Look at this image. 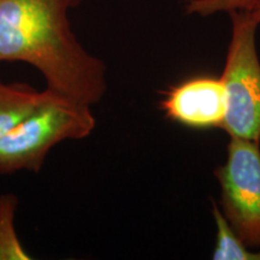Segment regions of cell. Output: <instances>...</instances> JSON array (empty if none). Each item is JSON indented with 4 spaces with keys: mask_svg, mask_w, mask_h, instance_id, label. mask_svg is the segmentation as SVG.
<instances>
[{
    "mask_svg": "<svg viewBox=\"0 0 260 260\" xmlns=\"http://www.w3.org/2000/svg\"><path fill=\"white\" fill-rule=\"evenodd\" d=\"M82 2L0 0V63L31 65L51 92L94 106L107 92V69L71 29L69 10Z\"/></svg>",
    "mask_w": 260,
    "mask_h": 260,
    "instance_id": "6da1fadb",
    "label": "cell"
},
{
    "mask_svg": "<svg viewBox=\"0 0 260 260\" xmlns=\"http://www.w3.org/2000/svg\"><path fill=\"white\" fill-rule=\"evenodd\" d=\"M44 100L0 136V175L39 174L51 149L63 141L83 140L96 126L92 106L45 89Z\"/></svg>",
    "mask_w": 260,
    "mask_h": 260,
    "instance_id": "7a4b0ae2",
    "label": "cell"
},
{
    "mask_svg": "<svg viewBox=\"0 0 260 260\" xmlns=\"http://www.w3.org/2000/svg\"><path fill=\"white\" fill-rule=\"evenodd\" d=\"M228 14L233 27L220 76L228 98L222 129L229 138L260 142V60L255 45L260 21L245 9Z\"/></svg>",
    "mask_w": 260,
    "mask_h": 260,
    "instance_id": "3957f363",
    "label": "cell"
},
{
    "mask_svg": "<svg viewBox=\"0 0 260 260\" xmlns=\"http://www.w3.org/2000/svg\"><path fill=\"white\" fill-rule=\"evenodd\" d=\"M224 218L241 241L260 248V142L230 138L224 164L214 170Z\"/></svg>",
    "mask_w": 260,
    "mask_h": 260,
    "instance_id": "277c9868",
    "label": "cell"
},
{
    "mask_svg": "<svg viewBox=\"0 0 260 260\" xmlns=\"http://www.w3.org/2000/svg\"><path fill=\"white\" fill-rule=\"evenodd\" d=\"M161 94L159 106L169 121L190 129H222L228 98L220 77L195 76Z\"/></svg>",
    "mask_w": 260,
    "mask_h": 260,
    "instance_id": "5b68a950",
    "label": "cell"
},
{
    "mask_svg": "<svg viewBox=\"0 0 260 260\" xmlns=\"http://www.w3.org/2000/svg\"><path fill=\"white\" fill-rule=\"evenodd\" d=\"M45 90L24 83H5L0 80V136L28 116L44 100Z\"/></svg>",
    "mask_w": 260,
    "mask_h": 260,
    "instance_id": "8992f818",
    "label": "cell"
},
{
    "mask_svg": "<svg viewBox=\"0 0 260 260\" xmlns=\"http://www.w3.org/2000/svg\"><path fill=\"white\" fill-rule=\"evenodd\" d=\"M17 195H0V260H31L16 232L15 217L18 209Z\"/></svg>",
    "mask_w": 260,
    "mask_h": 260,
    "instance_id": "52a82bcc",
    "label": "cell"
},
{
    "mask_svg": "<svg viewBox=\"0 0 260 260\" xmlns=\"http://www.w3.org/2000/svg\"><path fill=\"white\" fill-rule=\"evenodd\" d=\"M212 214L217 229L212 252L214 260H260V248L251 249L237 237L216 201H212Z\"/></svg>",
    "mask_w": 260,
    "mask_h": 260,
    "instance_id": "ba28073f",
    "label": "cell"
},
{
    "mask_svg": "<svg viewBox=\"0 0 260 260\" xmlns=\"http://www.w3.org/2000/svg\"><path fill=\"white\" fill-rule=\"evenodd\" d=\"M260 0H189L186 6L187 14L209 16L217 12H230L233 10L247 9Z\"/></svg>",
    "mask_w": 260,
    "mask_h": 260,
    "instance_id": "9c48e42d",
    "label": "cell"
},
{
    "mask_svg": "<svg viewBox=\"0 0 260 260\" xmlns=\"http://www.w3.org/2000/svg\"><path fill=\"white\" fill-rule=\"evenodd\" d=\"M245 10H249V11H252L253 14H254V15L256 16V17H258L259 21H260V2L255 3L254 5L249 6V8H247V9H245Z\"/></svg>",
    "mask_w": 260,
    "mask_h": 260,
    "instance_id": "30bf717a",
    "label": "cell"
}]
</instances>
